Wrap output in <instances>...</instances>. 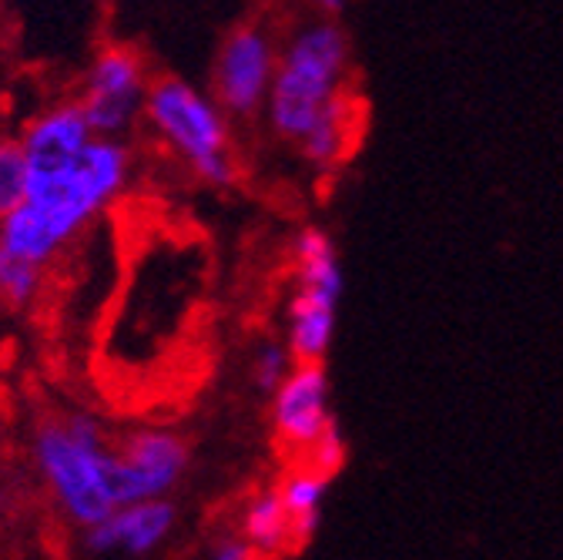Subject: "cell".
<instances>
[{"mask_svg":"<svg viewBox=\"0 0 563 560\" xmlns=\"http://www.w3.org/2000/svg\"><path fill=\"white\" fill-rule=\"evenodd\" d=\"M111 440L88 413L51 416L34 433V460L64 520L91 527L114 510Z\"/></svg>","mask_w":563,"mask_h":560,"instance_id":"7a4b0ae2","label":"cell"},{"mask_svg":"<svg viewBox=\"0 0 563 560\" xmlns=\"http://www.w3.org/2000/svg\"><path fill=\"white\" fill-rule=\"evenodd\" d=\"M275 61L278 51L262 28H235L222 41L216 72H211V88H216L219 108L232 118H252L258 108H265Z\"/></svg>","mask_w":563,"mask_h":560,"instance_id":"52a82bcc","label":"cell"},{"mask_svg":"<svg viewBox=\"0 0 563 560\" xmlns=\"http://www.w3.org/2000/svg\"><path fill=\"white\" fill-rule=\"evenodd\" d=\"M239 534L255 550V557H278V553H289L299 547L278 490H258V494L245 504Z\"/></svg>","mask_w":563,"mask_h":560,"instance_id":"8fae6325","label":"cell"},{"mask_svg":"<svg viewBox=\"0 0 563 560\" xmlns=\"http://www.w3.org/2000/svg\"><path fill=\"white\" fill-rule=\"evenodd\" d=\"M191 466L188 443L172 430H137L111 447V497L114 507L172 497Z\"/></svg>","mask_w":563,"mask_h":560,"instance_id":"5b68a950","label":"cell"},{"mask_svg":"<svg viewBox=\"0 0 563 560\" xmlns=\"http://www.w3.org/2000/svg\"><path fill=\"white\" fill-rule=\"evenodd\" d=\"M352 121H356V101H352V95L339 91L296 145L316 168H332L349 152Z\"/></svg>","mask_w":563,"mask_h":560,"instance_id":"7c38bea8","label":"cell"},{"mask_svg":"<svg viewBox=\"0 0 563 560\" xmlns=\"http://www.w3.org/2000/svg\"><path fill=\"white\" fill-rule=\"evenodd\" d=\"M335 293L299 286L289 299L286 312V345L296 363H322L332 336H335V312H339Z\"/></svg>","mask_w":563,"mask_h":560,"instance_id":"30bf717a","label":"cell"},{"mask_svg":"<svg viewBox=\"0 0 563 560\" xmlns=\"http://www.w3.org/2000/svg\"><path fill=\"white\" fill-rule=\"evenodd\" d=\"M178 527V507L168 497L134 501L114 507L98 524L85 527V547L101 557H148L158 553Z\"/></svg>","mask_w":563,"mask_h":560,"instance_id":"9c48e42d","label":"cell"},{"mask_svg":"<svg viewBox=\"0 0 563 560\" xmlns=\"http://www.w3.org/2000/svg\"><path fill=\"white\" fill-rule=\"evenodd\" d=\"M27 188V158L21 138H0V219L24 201Z\"/></svg>","mask_w":563,"mask_h":560,"instance_id":"9a60e30c","label":"cell"},{"mask_svg":"<svg viewBox=\"0 0 563 560\" xmlns=\"http://www.w3.org/2000/svg\"><path fill=\"white\" fill-rule=\"evenodd\" d=\"M148 75L141 57L128 47H108L95 57L85 78V95L78 98L95 134L124 138L145 108Z\"/></svg>","mask_w":563,"mask_h":560,"instance_id":"8992f818","label":"cell"},{"mask_svg":"<svg viewBox=\"0 0 563 560\" xmlns=\"http://www.w3.org/2000/svg\"><path fill=\"white\" fill-rule=\"evenodd\" d=\"M325 486H329V476H322L309 463H296L286 476H282V483L275 486L282 504H286V514L292 520V534H296L299 547H306V540H312L316 530H319Z\"/></svg>","mask_w":563,"mask_h":560,"instance_id":"4fadbf2b","label":"cell"},{"mask_svg":"<svg viewBox=\"0 0 563 560\" xmlns=\"http://www.w3.org/2000/svg\"><path fill=\"white\" fill-rule=\"evenodd\" d=\"M141 118L162 142L211 188H232L239 162L232 152L229 114L216 98L201 95L181 78H155L145 91Z\"/></svg>","mask_w":563,"mask_h":560,"instance_id":"277c9868","label":"cell"},{"mask_svg":"<svg viewBox=\"0 0 563 560\" xmlns=\"http://www.w3.org/2000/svg\"><path fill=\"white\" fill-rule=\"evenodd\" d=\"M44 272L41 265L0 249V303L11 306V309H24L37 299L41 283H44Z\"/></svg>","mask_w":563,"mask_h":560,"instance_id":"5bb4252c","label":"cell"},{"mask_svg":"<svg viewBox=\"0 0 563 560\" xmlns=\"http://www.w3.org/2000/svg\"><path fill=\"white\" fill-rule=\"evenodd\" d=\"M292 353H289V345L286 342H262L255 349V356H252V383L262 389V393H272L282 380H286V373L292 370Z\"/></svg>","mask_w":563,"mask_h":560,"instance_id":"2e32d148","label":"cell"},{"mask_svg":"<svg viewBox=\"0 0 563 560\" xmlns=\"http://www.w3.org/2000/svg\"><path fill=\"white\" fill-rule=\"evenodd\" d=\"M208 557H216V560H252L255 550H252V547L245 543V537L235 530V534H222V537L211 540Z\"/></svg>","mask_w":563,"mask_h":560,"instance_id":"e0dca14e","label":"cell"},{"mask_svg":"<svg viewBox=\"0 0 563 560\" xmlns=\"http://www.w3.org/2000/svg\"><path fill=\"white\" fill-rule=\"evenodd\" d=\"M349 4V0H312V8L322 14V18H335V14H342V8Z\"/></svg>","mask_w":563,"mask_h":560,"instance_id":"ac0fdd59","label":"cell"},{"mask_svg":"<svg viewBox=\"0 0 563 560\" xmlns=\"http://www.w3.org/2000/svg\"><path fill=\"white\" fill-rule=\"evenodd\" d=\"M272 430L282 450L302 460L325 433L335 430L329 413V376L322 363H292L272 393Z\"/></svg>","mask_w":563,"mask_h":560,"instance_id":"ba28073f","label":"cell"},{"mask_svg":"<svg viewBox=\"0 0 563 560\" xmlns=\"http://www.w3.org/2000/svg\"><path fill=\"white\" fill-rule=\"evenodd\" d=\"M27 158L24 201L0 219V249L47 268L124 191V138L95 134L78 101L34 114L21 134Z\"/></svg>","mask_w":563,"mask_h":560,"instance_id":"6da1fadb","label":"cell"},{"mask_svg":"<svg viewBox=\"0 0 563 560\" xmlns=\"http://www.w3.org/2000/svg\"><path fill=\"white\" fill-rule=\"evenodd\" d=\"M349 72V41L329 18L306 24L278 51L265 98L268 124L286 142H299L322 108L342 91Z\"/></svg>","mask_w":563,"mask_h":560,"instance_id":"3957f363","label":"cell"}]
</instances>
